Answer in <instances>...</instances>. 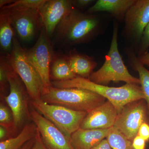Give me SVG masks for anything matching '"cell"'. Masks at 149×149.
Wrapping results in <instances>:
<instances>
[{"mask_svg": "<svg viewBox=\"0 0 149 149\" xmlns=\"http://www.w3.org/2000/svg\"><path fill=\"white\" fill-rule=\"evenodd\" d=\"M102 27L98 15L81 12L74 7L56 30V40L63 47L88 42L98 35Z\"/></svg>", "mask_w": 149, "mask_h": 149, "instance_id": "cell-1", "label": "cell"}, {"mask_svg": "<svg viewBox=\"0 0 149 149\" xmlns=\"http://www.w3.org/2000/svg\"><path fill=\"white\" fill-rule=\"evenodd\" d=\"M52 85L57 88H82L96 93L110 102L117 110L118 113L126 104L137 100H144L141 86L133 83H126L120 87H109L77 76L72 80L54 81Z\"/></svg>", "mask_w": 149, "mask_h": 149, "instance_id": "cell-2", "label": "cell"}, {"mask_svg": "<svg viewBox=\"0 0 149 149\" xmlns=\"http://www.w3.org/2000/svg\"><path fill=\"white\" fill-rule=\"evenodd\" d=\"M118 24L114 22L111 44L104 63L98 70L91 74L89 79L93 83L106 86L111 82L120 81L140 85V79L130 74L120 56L118 45Z\"/></svg>", "mask_w": 149, "mask_h": 149, "instance_id": "cell-3", "label": "cell"}, {"mask_svg": "<svg viewBox=\"0 0 149 149\" xmlns=\"http://www.w3.org/2000/svg\"><path fill=\"white\" fill-rule=\"evenodd\" d=\"M41 100L48 104L88 113L107 100L102 96L85 89L59 88L53 86L44 91Z\"/></svg>", "mask_w": 149, "mask_h": 149, "instance_id": "cell-4", "label": "cell"}, {"mask_svg": "<svg viewBox=\"0 0 149 149\" xmlns=\"http://www.w3.org/2000/svg\"><path fill=\"white\" fill-rule=\"evenodd\" d=\"M2 55L21 78L31 100H41L45 91L42 81L29 60L27 50L22 47L16 35L14 37L10 52Z\"/></svg>", "mask_w": 149, "mask_h": 149, "instance_id": "cell-5", "label": "cell"}, {"mask_svg": "<svg viewBox=\"0 0 149 149\" xmlns=\"http://www.w3.org/2000/svg\"><path fill=\"white\" fill-rule=\"evenodd\" d=\"M7 73L10 85L9 92L3 98L12 113L15 133L22 126L24 127L26 121L31 120L29 109L31 99L24 83L7 62Z\"/></svg>", "mask_w": 149, "mask_h": 149, "instance_id": "cell-6", "label": "cell"}, {"mask_svg": "<svg viewBox=\"0 0 149 149\" xmlns=\"http://www.w3.org/2000/svg\"><path fill=\"white\" fill-rule=\"evenodd\" d=\"M29 103L69 139L72 133L80 128L88 113L86 112L74 110L63 106L48 104L42 100H30Z\"/></svg>", "mask_w": 149, "mask_h": 149, "instance_id": "cell-7", "label": "cell"}, {"mask_svg": "<svg viewBox=\"0 0 149 149\" xmlns=\"http://www.w3.org/2000/svg\"><path fill=\"white\" fill-rule=\"evenodd\" d=\"M145 122L149 123L148 109L145 100L141 99L130 102L123 108L118 113L113 128L132 141Z\"/></svg>", "mask_w": 149, "mask_h": 149, "instance_id": "cell-8", "label": "cell"}, {"mask_svg": "<svg viewBox=\"0 0 149 149\" xmlns=\"http://www.w3.org/2000/svg\"><path fill=\"white\" fill-rule=\"evenodd\" d=\"M27 51L29 60L41 77L46 91L52 86L51 81L50 68L55 53L50 39L44 28L41 29L34 45Z\"/></svg>", "mask_w": 149, "mask_h": 149, "instance_id": "cell-9", "label": "cell"}, {"mask_svg": "<svg viewBox=\"0 0 149 149\" xmlns=\"http://www.w3.org/2000/svg\"><path fill=\"white\" fill-rule=\"evenodd\" d=\"M1 10L7 15L19 37L24 42L32 40L42 27L38 10L4 7Z\"/></svg>", "mask_w": 149, "mask_h": 149, "instance_id": "cell-10", "label": "cell"}, {"mask_svg": "<svg viewBox=\"0 0 149 149\" xmlns=\"http://www.w3.org/2000/svg\"><path fill=\"white\" fill-rule=\"evenodd\" d=\"M31 120L37 126L43 142L49 149H73L68 138L54 123L36 110L30 111Z\"/></svg>", "mask_w": 149, "mask_h": 149, "instance_id": "cell-11", "label": "cell"}, {"mask_svg": "<svg viewBox=\"0 0 149 149\" xmlns=\"http://www.w3.org/2000/svg\"><path fill=\"white\" fill-rule=\"evenodd\" d=\"M72 1L46 0L39 10L42 28L50 39L58 25L65 16L74 8Z\"/></svg>", "mask_w": 149, "mask_h": 149, "instance_id": "cell-12", "label": "cell"}, {"mask_svg": "<svg viewBox=\"0 0 149 149\" xmlns=\"http://www.w3.org/2000/svg\"><path fill=\"white\" fill-rule=\"evenodd\" d=\"M125 32L135 42L141 41L149 23V0H136L124 18Z\"/></svg>", "mask_w": 149, "mask_h": 149, "instance_id": "cell-13", "label": "cell"}, {"mask_svg": "<svg viewBox=\"0 0 149 149\" xmlns=\"http://www.w3.org/2000/svg\"><path fill=\"white\" fill-rule=\"evenodd\" d=\"M118 115L116 108L109 101L89 111L80 128L87 129H107L113 128Z\"/></svg>", "mask_w": 149, "mask_h": 149, "instance_id": "cell-14", "label": "cell"}, {"mask_svg": "<svg viewBox=\"0 0 149 149\" xmlns=\"http://www.w3.org/2000/svg\"><path fill=\"white\" fill-rule=\"evenodd\" d=\"M113 128L107 129L80 128L71 135L70 143L73 149H91L107 139Z\"/></svg>", "mask_w": 149, "mask_h": 149, "instance_id": "cell-15", "label": "cell"}, {"mask_svg": "<svg viewBox=\"0 0 149 149\" xmlns=\"http://www.w3.org/2000/svg\"><path fill=\"white\" fill-rule=\"evenodd\" d=\"M136 0H98L86 13L93 14L106 12L118 20L124 19L125 15Z\"/></svg>", "mask_w": 149, "mask_h": 149, "instance_id": "cell-16", "label": "cell"}, {"mask_svg": "<svg viewBox=\"0 0 149 149\" xmlns=\"http://www.w3.org/2000/svg\"><path fill=\"white\" fill-rule=\"evenodd\" d=\"M72 72L77 76L89 79L97 63L94 59L74 49L65 56Z\"/></svg>", "mask_w": 149, "mask_h": 149, "instance_id": "cell-17", "label": "cell"}, {"mask_svg": "<svg viewBox=\"0 0 149 149\" xmlns=\"http://www.w3.org/2000/svg\"><path fill=\"white\" fill-rule=\"evenodd\" d=\"M38 129L34 122L27 123L18 135L1 141L0 149H20L27 142L35 139Z\"/></svg>", "mask_w": 149, "mask_h": 149, "instance_id": "cell-18", "label": "cell"}, {"mask_svg": "<svg viewBox=\"0 0 149 149\" xmlns=\"http://www.w3.org/2000/svg\"><path fill=\"white\" fill-rule=\"evenodd\" d=\"M71 70L65 56L54 54L50 68V78L54 81L72 80L77 77Z\"/></svg>", "mask_w": 149, "mask_h": 149, "instance_id": "cell-19", "label": "cell"}, {"mask_svg": "<svg viewBox=\"0 0 149 149\" xmlns=\"http://www.w3.org/2000/svg\"><path fill=\"white\" fill-rule=\"evenodd\" d=\"M15 31L7 15L0 12V46L4 55L10 52L12 49Z\"/></svg>", "mask_w": 149, "mask_h": 149, "instance_id": "cell-20", "label": "cell"}, {"mask_svg": "<svg viewBox=\"0 0 149 149\" xmlns=\"http://www.w3.org/2000/svg\"><path fill=\"white\" fill-rule=\"evenodd\" d=\"M127 52L130 65L139 74L140 85L143 93L144 100L146 103L149 120V70L141 64L139 58L136 56L134 52L130 50L128 51Z\"/></svg>", "mask_w": 149, "mask_h": 149, "instance_id": "cell-21", "label": "cell"}, {"mask_svg": "<svg viewBox=\"0 0 149 149\" xmlns=\"http://www.w3.org/2000/svg\"><path fill=\"white\" fill-rule=\"evenodd\" d=\"M107 139L112 149H133L132 141L113 128Z\"/></svg>", "mask_w": 149, "mask_h": 149, "instance_id": "cell-22", "label": "cell"}, {"mask_svg": "<svg viewBox=\"0 0 149 149\" xmlns=\"http://www.w3.org/2000/svg\"><path fill=\"white\" fill-rule=\"evenodd\" d=\"M0 125L14 133V120L10 109L2 103L0 105Z\"/></svg>", "mask_w": 149, "mask_h": 149, "instance_id": "cell-23", "label": "cell"}, {"mask_svg": "<svg viewBox=\"0 0 149 149\" xmlns=\"http://www.w3.org/2000/svg\"><path fill=\"white\" fill-rule=\"evenodd\" d=\"M10 88L7 73V62L3 56L1 55L0 58V88L1 96L3 97L6 91Z\"/></svg>", "mask_w": 149, "mask_h": 149, "instance_id": "cell-24", "label": "cell"}, {"mask_svg": "<svg viewBox=\"0 0 149 149\" xmlns=\"http://www.w3.org/2000/svg\"><path fill=\"white\" fill-rule=\"evenodd\" d=\"M45 1L46 0H17L5 7L34 9L39 10Z\"/></svg>", "mask_w": 149, "mask_h": 149, "instance_id": "cell-25", "label": "cell"}, {"mask_svg": "<svg viewBox=\"0 0 149 149\" xmlns=\"http://www.w3.org/2000/svg\"><path fill=\"white\" fill-rule=\"evenodd\" d=\"M140 43L139 57L148 52L149 47V23L144 30Z\"/></svg>", "mask_w": 149, "mask_h": 149, "instance_id": "cell-26", "label": "cell"}, {"mask_svg": "<svg viewBox=\"0 0 149 149\" xmlns=\"http://www.w3.org/2000/svg\"><path fill=\"white\" fill-rule=\"evenodd\" d=\"M138 135L144 139L146 142H149V123L145 122L139 128Z\"/></svg>", "mask_w": 149, "mask_h": 149, "instance_id": "cell-27", "label": "cell"}, {"mask_svg": "<svg viewBox=\"0 0 149 149\" xmlns=\"http://www.w3.org/2000/svg\"><path fill=\"white\" fill-rule=\"evenodd\" d=\"M132 143L133 149H146V142L138 135L134 138Z\"/></svg>", "mask_w": 149, "mask_h": 149, "instance_id": "cell-28", "label": "cell"}, {"mask_svg": "<svg viewBox=\"0 0 149 149\" xmlns=\"http://www.w3.org/2000/svg\"><path fill=\"white\" fill-rule=\"evenodd\" d=\"M31 149H49L43 142L38 130L37 136L35 138L34 145Z\"/></svg>", "mask_w": 149, "mask_h": 149, "instance_id": "cell-29", "label": "cell"}, {"mask_svg": "<svg viewBox=\"0 0 149 149\" xmlns=\"http://www.w3.org/2000/svg\"><path fill=\"white\" fill-rule=\"evenodd\" d=\"M94 1L92 0H77V1H72V4L74 7L77 8L86 7L88 6L91 4L92 3L94 2Z\"/></svg>", "mask_w": 149, "mask_h": 149, "instance_id": "cell-30", "label": "cell"}, {"mask_svg": "<svg viewBox=\"0 0 149 149\" xmlns=\"http://www.w3.org/2000/svg\"><path fill=\"white\" fill-rule=\"evenodd\" d=\"M91 149H112L107 139H104Z\"/></svg>", "mask_w": 149, "mask_h": 149, "instance_id": "cell-31", "label": "cell"}, {"mask_svg": "<svg viewBox=\"0 0 149 149\" xmlns=\"http://www.w3.org/2000/svg\"><path fill=\"white\" fill-rule=\"evenodd\" d=\"M139 59L141 64L144 66H149V52L139 57Z\"/></svg>", "mask_w": 149, "mask_h": 149, "instance_id": "cell-32", "label": "cell"}, {"mask_svg": "<svg viewBox=\"0 0 149 149\" xmlns=\"http://www.w3.org/2000/svg\"><path fill=\"white\" fill-rule=\"evenodd\" d=\"M9 131L6 128L3 127L2 126H0V139L1 141L5 140L6 138L8 136V131Z\"/></svg>", "mask_w": 149, "mask_h": 149, "instance_id": "cell-33", "label": "cell"}, {"mask_svg": "<svg viewBox=\"0 0 149 149\" xmlns=\"http://www.w3.org/2000/svg\"><path fill=\"white\" fill-rule=\"evenodd\" d=\"M35 138L27 142L20 149H32V147L33 146V145H34V142H35Z\"/></svg>", "mask_w": 149, "mask_h": 149, "instance_id": "cell-34", "label": "cell"}, {"mask_svg": "<svg viewBox=\"0 0 149 149\" xmlns=\"http://www.w3.org/2000/svg\"><path fill=\"white\" fill-rule=\"evenodd\" d=\"M15 1L13 0H1L0 1V8H2L12 3Z\"/></svg>", "mask_w": 149, "mask_h": 149, "instance_id": "cell-35", "label": "cell"}]
</instances>
